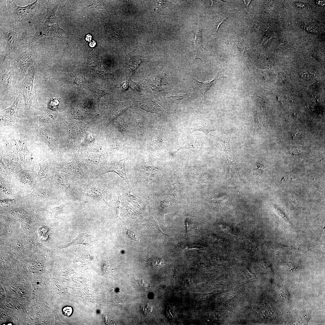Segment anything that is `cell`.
I'll return each instance as SVG.
<instances>
[{"label":"cell","instance_id":"31","mask_svg":"<svg viewBox=\"0 0 325 325\" xmlns=\"http://www.w3.org/2000/svg\"><path fill=\"white\" fill-rule=\"evenodd\" d=\"M152 308L151 306L147 304H144L141 305V311L145 314H149L152 311Z\"/></svg>","mask_w":325,"mask_h":325},{"label":"cell","instance_id":"15","mask_svg":"<svg viewBox=\"0 0 325 325\" xmlns=\"http://www.w3.org/2000/svg\"><path fill=\"white\" fill-rule=\"evenodd\" d=\"M147 229L154 234L159 235H169L163 232L160 228L156 220L154 217H152L145 222L144 224Z\"/></svg>","mask_w":325,"mask_h":325},{"label":"cell","instance_id":"38","mask_svg":"<svg viewBox=\"0 0 325 325\" xmlns=\"http://www.w3.org/2000/svg\"><path fill=\"white\" fill-rule=\"evenodd\" d=\"M167 314L168 317L170 318L174 317L175 316L174 312L171 309H168L167 310Z\"/></svg>","mask_w":325,"mask_h":325},{"label":"cell","instance_id":"17","mask_svg":"<svg viewBox=\"0 0 325 325\" xmlns=\"http://www.w3.org/2000/svg\"><path fill=\"white\" fill-rule=\"evenodd\" d=\"M57 7L58 6L57 5L52 8H47L45 24L50 25L57 24V19L55 15V13L57 9Z\"/></svg>","mask_w":325,"mask_h":325},{"label":"cell","instance_id":"10","mask_svg":"<svg viewBox=\"0 0 325 325\" xmlns=\"http://www.w3.org/2000/svg\"><path fill=\"white\" fill-rule=\"evenodd\" d=\"M135 107L147 111L156 113L161 110V107L150 98L144 97L136 101Z\"/></svg>","mask_w":325,"mask_h":325},{"label":"cell","instance_id":"8","mask_svg":"<svg viewBox=\"0 0 325 325\" xmlns=\"http://www.w3.org/2000/svg\"><path fill=\"white\" fill-rule=\"evenodd\" d=\"M231 135L228 133L221 136L218 137L217 139L222 145L229 165L231 168H234L236 167L237 165L231 149Z\"/></svg>","mask_w":325,"mask_h":325},{"label":"cell","instance_id":"6","mask_svg":"<svg viewBox=\"0 0 325 325\" xmlns=\"http://www.w3.org/2000/svg\"><path fill=\"white\" fill-rule=\"evenodd\" d=\"M64 32L57 23L50 25L44 24L34 34L32 43L41 38L46 36L56 37L60 39L66 38H67L63 36Z\"/></svg>","mask_w":325,"mask_h":325},{"label":"cell","instance_id":"26","mask_svg":"<svg viewBox=\"0 0 325 325\" xmlns=\"http://www.w3.org/2000/svg\"><path fill=\"white\" fill-rule=\"evenodd\" d=\"M184 247L187 249H195L201 250L206 248L205 245L197 243H187L185 244Z\"/></svg>","mask_w":325,"mask_h":325},{"label":"cell","instance_id":"1","mask_svg":"<svg viewBox=\"0 0 325 325\" xmlns=\"http://www.w3.org/2000/svg\"><path fill=\"white\" fill-rule=\"evenodd\" d=\"M23 23L8 21L1 25V44H5L4 48L3 63L7 56L17 51L25 50L32 43L33 34L28 30Z\"/></svg>","mask_w":325,"mask_h":325},{"label":"cell","instance_id":"27","mask_svg":"<svg viewBox=\"0 0 325 325\" xmlns=\"http://www.w3.org/2000/svg\"><path fill=\"white\" fill-rule=\"evenodd\" d=\"M92 93L97 100L99 101L100 99L106 94H108L103 90L96 89L92 90Z\"/></svg>","mask_w":325,"mask_h":325},{"label":"cell","instance_id":"36","mask_svg":"<svg viewBox=\"0 0 325 325\" xmlns=\"http://www.w3.org/2000/svg\"><path fill=\"white\" fill-rule=\"evenodd\" d=\"M274 207L278 214L280 215V216L281 217H282L285 221H288L287 218L283 213L282 212L281 210H280L279 208L276 205H274Z\"/></svg>","mask_w":325,"mask_h":325},{"label":"cell","instance_id":"2","mask_svg":"<svg viewBox=\"0 0 325 325\" xmlns=\"http://www.w3.org/2000/svg\"><path fill=\"white\" fill-rule=\"evenodd\" d=\"M99 176L92 178L83 186V196L81 203L96 206H109L105 197L109 188L101 181Z\"/></svg>","mask_w":325,"mask_h":325},{"label":"cell","instance_id":"9","mask_svg":"<svg viewBox=\"0 0 325 325\" xmlns=\"http://www.w3.org/2000/svg\"><path fill=\"white\" fill-rule=\"evenodd\" d=\"M128 158V157L125 158L115 162L114 165L109 167L105 171L104 174L109 172H114L125 182L128 187L132 189L125 170V163Z\"/></svg>","mask_w":325,"mask_h":325},{"label":"cell","instance_id":"11","mask_svg":"<svg viewBox=\"0 0 325 325\" xmlns=\"http://www.w3.org/2000/svg\"><path fill=\"white\" fill-rule=\"evenodd\" d=\"M125 62L126 76L130 79L139 67L141 60L139 57L132 55L130 53L125 58Z\"/></svg>","mask_w":325,"mask_h":325},{"label":"cell","instance_id":"43","mask_svg":"<svg viewBox=\"0 0 325 325\" xmlns=\"http://www.w3.org/2000/svg\"><path fill=\"white\" fill-rule=\"evenodd\" d=\"M95 44H96V43H95V42L94 41H93L92 42H91L90 43V46L91 47H93L95 46Z\"/></svg>","mask_w":325,"mask_h":325},{"label":"cell","instance_id":"21","mask_svg":"<svg viewBox=\"0 0 325 325\" xmlns=\"http://www.w3.org/2000/svg\"><path fill=\"white\" fill-rule=\"evenodd\" d=\"M135 284L138 289L143 291L148 290L151 287V284L149 282L143 279H140L136 280Z\"/></svg>","mask_w":325,"mask_h":325},{"label":"cell","instance_id":"16","mask_svg":"<svg viewBox=\"0 0 325 325\" xmlns=\"http://www.w3.org/2000/svg\"><path fill=\"white\" fill-rule=\"evenodd\" d=\"M215 130L209 125L203 122L196 123L191 126L190 129L189 136L193 132L196 131H200L207 135L209 132L213 131Z\"/></svg>","mask_w":325,"mask_h":325},{"label":"cell","instance_id":"35","mask_svg":"<svg viewBox=\"0 0 325 325\" xmlns=\"http://www.w3.org/2000/svg\"><path fill=\"white\" fill-rule=\"evenodd\" d=\"M97 2L98 3H97L96 2H95L93 4H93L91 5L89 7L91 8H95L96 9V8H98V9H99V8L102 9L104 7V4H102V3H101V2Z\"/></svg>","mask_w":325,"mask_h":325},{"label":"cell","instance_id":"40","mask_svg":"<svg viewBox=\"0 0 325 325\" xmlns=\"http://www.w3.org/2000/svg\"><path fill=\"white\" fill-rule=\"evenodd\" d=\"M91 36L90 34H88L86 36L85 39L87 41H91Z\"/></svg>","mask_w":325,"mask_h":325},{"label":"cell","instance_id":"14","mask_svg":"<svg viewBox=\"0 0 325 325\" xmlns=\"http://www.w3.org/2000/svg\"><path fill=\"white\" fill-rule=\"evenodd\" d=\"M94 241V238L91 235L86 233H81L71 242L62 246L61 248L79 244L89 245Z\"/></svg>","mask_w":325,"mask_h":325},{"label":"cell","instance_id":"20","mask_svg":"<svg viewBox=\"0 0 325 325\" xmlns=\"http://www.w3.org/2000/svg\"><path fill=\"white\" fill-rule=\"evenodd\" d=\"M113 206L115 215L118 219L120 218V212L122 203L120 195H117L113 197Z\"/></svg>","mask_w":325,"mask_h":325},{"label":"cell","instance_id":"4","mask_svg":"<svg viewBox=\"0 0 325 325\" xmlns=\"http://www.w3.org/2000/svg\"><path fill=\"white\" fill-rule=\"evenodd\" d=\"M14 1H9L5 7V10L10 17V21L23 23L30 21L39 8L37 0L24 7L17 5Z\"/></svg>","mask_w":325,"mask_h":325},{"label":"cell","instance_id":"18","mask_svg":"<svg viewBox=\"0 0 325 325\" xmlns=\"http://www.w3.org/2000/svg\"><path fill=\"white\" fill-rule=\"evenodd\" d=\"M184 215L186 216V235L188 238L190 233L195 228V222L194 220L195 217L188 214H185Z\"/></svg>","mask_w":325,"mask_h":325},{"label":"cell","instance_id":"34","mask_svg":"<svg viewBox=\"0 0 325 325\" xmlns=\"http://www.w3.org/2000/svg\"><path fill=\"white\" fill-rule=\"evenodd\" d=\"M46 178L45 173L42 167L40 166V169L39 170L38 175V178L40 180L43 178Z\"/></svg>","mask_w":325,"mask_h":325},{"label":"cell","instance_id":"24","mask_svg":"<svg viewBox=\"0 0 325 325\" xmlns=\"http://www.w3.org/2000/svg\"><path fill=\"white\" fill-rule=\"evenodd\" d=\"M126 196L128 201L132 204L140 208L143 207V204L140 200L135 196L128 193H126Z\"/></svg>","mask_w":325,"mask_h":325},{"label":"cell","instance_id":"29","mask_svg":"<svg viewBox=\"0 0 325 325\" xmlns=\"http://www.w3.org/2000/svg\"><path fill=\"white\" fill-rule=\"evenodd\" d=\"M169 207V206L167 204V202H163L161 204L160 207V212L163 219L165 215L167 214L168 212Z\"/></svg>","mask_w":325,"mask_h":325},{"label":"cell","instance_id":"39","mask_svg":"<svg viewBox=\"0 0 325 325\" xmlns=\"http://www.w3.org/2000/svg\"><path fill=\"white\" fill-rule=\"evenodd\" d=\"M74 82L80 86L82 85V79L80 78H75V79H74Z\"/></svg>","mask_w":325,"mask_h":325},{"label":"cell","instance_id":"13","mask_svg":"<svg viewBox=\"0 0 325 325\" xmlns=\"http://www.w3.org/2000/svg\"><path fill=\"white\" fill-rule=\"evenodd\" d=\"M194 81L197 84L202 94V103L203 99L205 100V94L211 86L218 79L225 77L218 73L215 77L211 81L205 82H199L198 80L191 76Z\"/></svg>","mask_w":325,"mask_h":325},{"label":"cell","instance_id":"32","mask_svg":"<svg viewBox=\"0 0 325 325\" xmlns=\"http://www.w3.org/2000/svg\"><path fill=\"white\" fill-rule=\"evenodd\" d=\"M202 34L200 30H199L196 33L195 35V38L194 42L201 45L202 46Z\"/></svg>","mask_w":325,"mask_h":325},{"label":"cell","instance_id":"30","mask_svg":"<svg viewBox=\"0 0 325 325\" xmlns=\"http://www.w3.org/2000/svg\"><path fill=\"white\" fill-rule=\"evenodd\" d=\"M125 230L126 234L131 239L136 242H138L139 241V240L136 233L132 232L127 228H125Z\"/></svg>","mask_w":325,"mask_h":325},{"label":"cell","instance_id":"7","mask_svg":"<svg viewBox=\"0 0 325 325\" xmlns=\"http://www.w3.org/2000/svg\"><path fill=\"white\" fill-rule=\"evenodd\" d=\"M36 56L34 51L30 47L23 51L17 57L18 68L21 73H26L29 67L32 66Z\"/></svg>","mask_w":325,"mask_h":325},{"label":"cell","instance_id":"28","mask_svg":"<svg viewBox=\"0 0 325 325\" xmlns=\"http://www.w3.org/2000/svg\"><path fill=\"white\" fill-rule=\"evenodd\" d=\"M37 194L38 196L42 197L50 198L54 197V195L48 190L42 189H39L37 191Z\"/></svg>","mask_w":325,"mask_h":325},{"label":"cell","instance_id":"5","mask_svg":"<svg viewBox=\"0 0 325 325\" xmlns=\"http://www.w3.org/2000/svg\"><path fill=\"white\" fill-rule=\"evenodd\" d=\"M36 72V69L34 66H32L29 67L23 85V92L25 107L27 109L30 107L35 92L34 80Z\"/></svg>","mask_w":325,"mask_h":325},{"label":"cell","instance_id":"41","mask_svg":"<svg viewBox=\"0 0 325 325\" xmlns=\"http://www.w3.org/2000/svg\"><path fill=\"white\" fill-rule=\"evenodd\" d=\"M301 135V134H300V133H299V132H296V133L295 134H293V135H292V137L293 138H296V137H298V136H299V135Z\"/></svg>","mask_w":325,"mask_h":325},{"label":"cell","instance_id":"19","mask_svg":"<svg viewBox=\"0 0 325 325\" xmlns=\"http://www.w3.org/2000/svg\"><path fill=\"white\" fill-rule=\"evenodd\" d=\"M144 173L149 178H153L157 177L159 174V169L153 166H147L144 167Z\"/></svg>","mask_w":325,"mask_h":325},{"label":"cell","instance_id":"23","mask_svg":"<svg viewBox=\"0 0 325 325\" xmlns=\"http://www.w3.org/2000/svg\"><path fill=\"white\" fill-rule=\"evenodd\" d=\"M146 263L148 265L156 268L160 267L164 264L162 258L157 257L149 258L147 259Z\"/></svg>","mask_w":325,"mask_h":325},{"label":"cell","instance_id":"44","mask_svg":"<svg viewBox=\"0 0 325 325\" xmlns=\"http://www.w3.org/2000/svg\"><path fill=\"white\" fill-rule=\"evenodd\" d=\"M288 267L289 268V269L291 270H292L294 269V268L292 266V265H291L290 264H289Z\"/></svg>","mask_w":325,"mask_h":325},{"label":"cell","instance_id":"3","mask_svg":"<svg viewBox=\"0 0 325 325\" xmlns=\"http://www.w3.org/2000/svg\"><path fill=\"white\" fill-rule=\"evenodd\" d=\"M55 180L65 193L68 200L81 203L83 196L84 183L69 175H55Z\"/></svg>","mask_w":325,"mask_h":325},{"label":"cell","instance_id":"22","mask_svg":"<svg viewBox=\"0 0 325 325\" xmlns=\"http://www.w3.org/2000/svg\"><path fill=\"white\" fill-rule=\"evenodd\" d=\"M20 94H19L15 101L13 104L9 107L5 109L3 111V112L5 116H11L16 111V109L20 101Z\"/></svg>","mask_w":325,"mask_h":325},{"label":"cell","instance_id":"37","mask_svg":"<svg viewBox=\"0 0 325 325\" xmlns=\"http://www.w3.org/2000/svg\"><path fill=\"white\" fill-rule=\"evenodd\" d=\"M58 105V102H57V100L55 99L51 100L49 103V106L52 109L56 108L57 107Z\"/></svg>","mask_w":325,"mask_h":325},{"label":"cell","instance_id":"33","mask_svg":"<svg viewBox=\"0 0 325 325\" xmlns=\"http://www.w3.org/2000/svg\"><path fill=\"white\" fill-rule=\"evenodd\" d=\"M72 308L70 307H66L64 308L63 310V311L64 314L66 316H69L72 313Z\"/></svg>","mask_w":325,"mask_h":325},{"label":"cell","instance_id":"12","mask_svg":"<svg viewBox=\"0 0 325 325\" xmlns=\"http://www.w3.org/2000/svg\"><path fill=\"white\" fill-rule=\"evenodd\" d=\"M11 60L8 61L1 72V84L6 90L10 88L12 79L13 69L10 66Z\"/></svg>","mask_w":325,"mask_h":325},{"label":"cell","instance_id":"25","mask_svg":"<svg viewBox=\"0 0 325 325\" xmlns=\"http://www.w3.org/2000/svg\"><path fill=\"white\" fill-rule=\"evenodd\" d=\"M170 2L167 1H156V13L155 16L157 14L164 8L170 5Z\"/></svg>","mask_w":325,"mask_h":325},{"label":"cell","instance_id":"42","mask_svg":"<svg viewBox=\"0 0 325 325\" xmlns=\"http://www.w3.org/2000/svg\"><path fill=\"white\" fill-rule=\"evenodd\" d=\"M250 1H251V0H246V1L244 0V4L247 7V8H248V6L249 5V4L250 3Z\"/></svg>","mask_w":325,"mask_h":325}]
</instances>
